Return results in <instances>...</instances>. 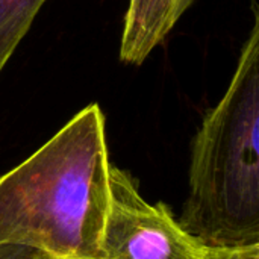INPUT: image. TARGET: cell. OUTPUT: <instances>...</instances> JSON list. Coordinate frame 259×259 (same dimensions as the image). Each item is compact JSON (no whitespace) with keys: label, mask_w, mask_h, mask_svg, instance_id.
Segmentation results:
<instances>
[{"label":"cell","mask_w":259,"mask_h":259,"mask_svg":"<svg viewBox=\"0 0 259 259\" xmlns=\"http://www.w3.org/2000/svg\"><path fill=\"white\" fill-rule=\"evenodd\" d=\"M0 259H55L50 255L21 244H0Z\"/></svg>","instance_id":"8992f818"},{"label":"cell","mask_w":259,"mask_h":259,"mask_svg":"<svg viewBox=\"0 0 259 259\" xmlns=\"http://www.w3.org/2000/svg\"><path fill=\"white\" fill-rule=\"evenodd\" d=\"M111 205L102 237V259H259V246L223 249L187 232L164 203H149L137 181L111 164Z\"/></svg>","instance_id":"3957f363"},{"label":"cell","mask_w":259,"mask_h":259,"mask_svg":"<svg viewBox=\"0 0 259 259\" xmlns=\"http://www.w3.org/2000/svg\"><path fill=\"white\" fill-rule=\"evenodd\" d=\"M222 100L193 147L179 225L208 246H259V9Z\"/></svg>","instance_id":"7a4b0ae2"},{"label":"cell","mask_w":259,"mask_h":259,"mask_svg":"<svg viewBox=\"0 0 259 259\" xmlns=\"http://www.w3.org/2000/svg\"><path fill=\"white\" fill-rule=\"evenodd\" d=\"M47 0H0V73Z\"/></svg>","instance_id":"5b68a950"},{"label":"cell","mask_w":259,"mask_h":259,"mask_svg":"<svg viewBox=\"0 0 259 259\" xmlns=\"http://www.w3.org/2000/svg\"><path fill=\"white\" fill-rule=\"evenodd\" d=\"M109 170L105 115L91 103L0 176V244L55 259H102Z\"/></svg>","instance_id":"6da1fadb"},{"label":"cell","mask_w":259,"mask_h":259,"mask_svg":"<svg viewBox=\"0 0 259 259\" xmlns=\"http://www.w3.org/2000/svg\"><path fill=\"white\" fill-rule=\"evenodd\" d=\"M196 0H127L120 59L141 65Z\"/></svg>","instance_id":"277c9868"}]
</instances>
